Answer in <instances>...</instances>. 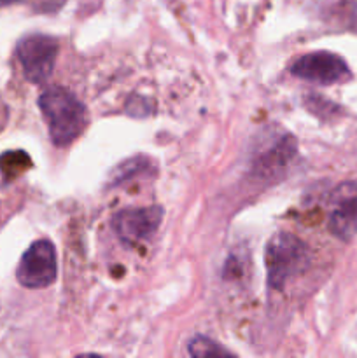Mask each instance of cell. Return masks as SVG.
I'll use <instances>...</instances> for the list:
<instances>
[{"label":"cell","instance_id":"8","mask_svg":"<svg viewBox=\"0 0 357 358\" xmlns=\"http://www.w3.org/2000/svg\"><path fill=\"white\" fill-rule=\"evenodd\" d=\"M188 352L195 357H206V355H230L227 350H224L223 346L217 345L212 339L205 338V336H196L195 339H191L188 346Z\"/></svg>","mask_w":357,"mask_h":358},{"label":"cell","instance_id":"2","mask_svg":"<svg viewBox=\"0 0 357 358\" xmlns=\"http://www.w3.org/2000/svg\"><path fill=\"white\" fill-rule=\"evenodd\" d=\"M308 247L290 233H276L266 245V273L272 289H284L290 276L308 266Z\"/></svg>","mask_w":357,"mask_h":358},{"label":"cell","instance_id":"6","mask_svg":"<svg viewBox=\"0 0 357 358\" xmlns=\"http://www.w3.org/2000/svg\"><path fill=\"white\" fill-rule=\"evenodd\" d=\"M163 219L161 206H144V208L119 210L112 217V229L119 240L128 245H136L146 241L156 233Z\"/></svg>","mask_w":357,"mask_h":358},{"label":"cell","instance_id":"5","mask_svg":"<svg viewBox=\"0 0 357 358\" xmlns=\"http://www.w3.org/2000/svg\"><path fill=\"white\" fill-rule=\"evenodd\" d=\"M290 72L300 79L318 86L342 83L350 77V70L342 56L329 51H315L301 56L290 65Z\"/></svg>","mask_w":357,"mask_h":358},{"label":"cell","instance_id":"4","mask_svg":"<svg viewBox=\"0 0 357 358\" xmlns=\"http://www.w3.org/2000/svg\"><path fill=\"white\" fill-rule=\"evenodd\" d=\"M56 248L49 240H38L28 247L16 269L18 282L28 289H44L56 280Z\"/></svg>","mask_w":357,"mask_h":358},{"label":"cell","instance_id":"1","mask_svg":"<svg viewBox=\"0 0 357 358\" xmlns=\"http://www.w3.org/2000/svg\"><path fill=\"white\" fill-rule=\"evenodd\" d=\"M38 107L48 122L52 143L58 147L70 145L88 122L86 107L63 87L46 90L38 98Z\"/></svg>","mask_w":357,"mask_h":358},{"label":"cell","instance_id":"7","mask_svg":"<svg viewBox=\"0 0 357 358\" xmlns=\"http://www.w3.org/2000/svg\"><path fill=\"white\" fill-rule=\"evenodd\" d=\"M329 231L343 241L357 234V182H343L332 191Z\"/></svg>","mask_w":357,"mask_h":358},{"label":"cell","instance_id":"3","mask_svg":"<svg viewBox=\"0 0 357 358\" xmlns=\"http://www.w3.org/2000/svg\"><path fill=\"white\" fill-rule=\"evenodd\" d=\"M18 59L30 83L41 84L49 79L58 56V41L49 35H27L18 42Z\"/></svg>","mask_w":357,"mask_h":358},{"label":"cell","instance_id":"9","mask_svg":"<svg viewBox=\"0 0 357 358\" xmlns=\"http://www.w3.org/2000/svg\"><path fill=\"white\" fill-rule=\"evenodd\" d=\"M14 2H18V0H0V6H10Z\"/></svg>","mask_w":357,"mask_h":358}]
</instances>
